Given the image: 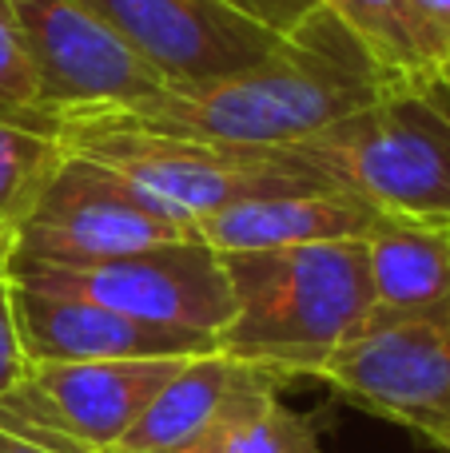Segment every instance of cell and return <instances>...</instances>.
<instances>
[{
	"mask_svg": "<svg viewBox=\"0 0 450 453\" xmlns=\"http://www.w3.org/2000/svg\"><path fill=\"white\" fill-rule=\"evenodd\" d=\"M339 398L450 446V298L419 311H371L319 374Z\"/></svg>",
	"mask_w": 450,
	"mask_h": 453,
	"instance_id": "8992f818",
	"label": "cell"
},
{
	"mask_svg": "<svg viewBox=\"0 0 450 453\" xmlns=\"http://www.w3.org/2000/svg\"><path fill=\"white\" fill-rule=\"evenodd\" d=\"M279 386L283 382L244 394L199 438L172 453H323L315 422L287 406Z\"/></svg>",
	"mask_w": 450,
	"mask_h": 453,
	"instance_id": "2e32d148",
	"label": "cell"
},
{
	"mask_svg": "<svg viewBox=\"0 0 450 453\" xmlns=\"http://www.w3.org/2000/svg\"><path fill=\"white\" fill-rule=\"evenodd\" d=\"M0 116L56 135V119H48L36 108V76H32V60L20 24H16L12 0H0Z\"/></svg>",
	"mask_w": 450,
	"mask_h": 453,
	"instance_id": "ac0fdd59",
	"label": "cell"
},
{
	"mask_svg": "<svg viewBox=\"0 0 450 453\" xmlns=\"http://www.w3.org/2000/svg\"><path fill=\"white\" fill-rule=\"evenodd\" d=\"M4 250L0 247V398H4L12 386L24 382V374L32 370L28 354L20 342V326H16V306H12V274L4 266Z\"/></svg>",
	"mask_w": 450,
	"mask_h": 453,
	"instance_id": "d6986e66",
	"label": "cell"
},
{
	"mask_svg": "<svg viewBox=\"0 0 450 453\" xmlns=\"http://www.w3.org/2000/svg\"><path fill=\"white\" fill-rule=\"evenodd\" d=\"M112 453H120V449H112Z\"/></svg>",
	"mask_w": 450,
	"mask_h": 453,
	"instance_id": "cb8c5ba5",
	"label": "cell"
},
{
	"mask_svg": "<svg viewBox=\"0 0 450 453\" xmlns=\"http://www.w3.org/2000/svg\"><path fill=\"white\" fill-rule=\"evenodd\" d=\"M271 382H283V378H275L271 370L236 362L220 350L188 358L167 378L164 390L148 402V410L136 418L132 430L124 434L120 453H172L188 446L231 402Z\"/></svg>",
	"mask_w": 450,
	"mask_h": 453,
	"instance_id": "4fadbf2b",
	"label": "cell"
},
{
	"mask_svg": "<svg viewBox=\"0 0 450 453\" xmlns=\"http://www.w3.org/2000/svg\"><path fill=\"white\" fill-rule=\"evenodd\" d=\"M331 8L395 80H435L450 72V36L419 0H319Z\"/></svg>",
	"mask_w": 450,
	"mask_h": 453,
	"instance_id": "9a60e30c",
	"label": "cell"
},
{
	"mask_svg": "<svg viewBox=\"0 0 450 453\" xmlns=\"http://www.w3.org/2000/svg\"><path fill=\"white\" fill-rule=\"evenodd\" d=\"M379 207L351 196L343 188L331 191H287V196H260L231 203L223 211L196 223V234L215 255L239 250H279L307 247V242H343L367 239Z\"/></svg>",
	"mask_w": 450,
	"mask_h": 453,
	"instance_id": "7c38bea8",
	"label": "cell"
},
{
	"mask_svg": "<svg viewBox=\"0 0 450 453\" xmlns=\"http://www.w3.org/2000/svg\"><path fill=\"white\" fill-rule=\"evenodd\" d=\"M236 314L215 350L275 378L307 374L359 334L375 311L363 239L220 255Z\"/></svg>",
	"mask_w": 450,
	"mask_h": 453,
	"instance_id": "7a4b0ae2",
	"label": "cell"
},
{
	"mask_svg": "<svg viewBox=\"0 0 450 453\" xmlns=\"http://www.w3.org/2000/svg\"><path fill=\"white\" fill-rule=\"evenodd\" d=\"M363 247L375 311H419L450 298V223L383 211Z\"/></svg>",
	"mask_w": 450,
	"mask_h": 453,
	"instance_id": "5bb4252c",
	"label": "cell"
},
{
	"mask_svg": "<svg viewBox=\"0 0 450 453\" xmlns=\"http://www.w3.org/2000/svg\"><path fill=\"white\" fill-rule=\"evenodd\" d=\"M223 4L239 8L244 16L268 24L271 32H291L307 12H315L319 0H223Z\"/></svg>",
	"mask_w": 450,
	"mask_h": 453,
	"instance_id": "ffe728a7",
	"label": "cell"
},
{
	"mask_svg": "<svg viewBox=\"0 0 450 453\" xmlns=\"http://www.w3.org/2000/svg\"><path fill=\"white\" fill-rule=\"evenodd\" d=\"M419 88L450 116V72H443V76H435V80H419Z\"/></svg>",
	"mask_w": 450,
	"mask_h": 453,
	"instance_id": "44dd1931",
	"label": "cell"
},
{
	"mask_svg": "<svg viewBox=\"0 0 450 453\" xmlns=\"http://www.w3.org/2000/svg\"><path fill=\"white\" fill-rule=\"evenodd\" d=\"M167 88H196L260 64L283 32L223 0H80Z\"/></svg>",
	"mask_w": 450,
	"mask_h": 453,
	"instance_id": "30bf717a",
	"label": "cell"
},
{
	"mask_svg": "<svg viewBox=\"0 0 450 453\" xmlns=\"http://www.w3.org/2000/svg\"><path fill=\"white\" fill-rule=\"evenodd\" d=\"M419 4L427 8V12H431V20H435L438 28H443L446 36H450V0H419Z\"/></svg>",
	"mask_w": 450,
	"mask_h": 453,
	"instance_id": "7402d4cb",
	"label": "cell"
},
{
	"mask_svg": "<svg viewBox=\"0 0 450 453\" xmlns=\"http://www.w3.org/2000/svg\"><path fill=\"white\" fill-rule=\"evenodd\" d=\"M391 72L371 48L319 4L260 64L196 88H164L128 108H108L151 132L212 143L295 148L327 124L379 100Z\"/></svg>",
	"mask_w": 450,
	"mask_h": 453,
	"instance_id": "6da1fadb",
	"label": "cell"
},
{
	"mask_svg": "<svg viewBox=\"0 0 450 453\" xmlns=\"http://www.w3.org/2000/svg\"><path fill=\"white\" fill-rule=\"evenodd\" d=\"M48 119L88 108H128L164 92V80L80 0H12Z\"/></svg>",
	"mask_w": 450,
	"mask_h": 453,
	"instance_id": "9c48e42d",
	"label": "cell"
},
{
	"mask_svg": "<svg viewBox=\"0 0 450 453\" xmlns=\"http://www.w3.org/2000/svg\"><path fill=\"white\" fill-rule=\"evenodd\" d=\"M196 234L144 203L112 167L64 148L60 167L8 239V255L52 266H88Z\"/></svg>",
	"mask_w": 450,
	"mask_h": 453,
	"instance_id": "ba28073f",
	"label": "cell"
},
{
	"mask_svg": "<svg viewBox=\"0 0 450 453\" xmlns=\"http://www.w3.org/2000/svg\"><path fill=\"white\" fill-rule=\"evenodd\" d=\"M16 326L28 362H120V358H196L215 338L199 330L159 326L96 306L88 298L48 295L12 282Z\"/></svg>",
	"mask_w": 450,
	"mask_h": 453,
	"instance_id": "8fae6325",
	"label": "cell"
},
{
	"mask_svg": "<svg viewBox=\"0 0 450 453\" xmlns=\"http://www.w3.org/2000/svg\"><path fill=\"white\" fill-rule=\"evenodd\" d=\"M4 247H8V242H4Z\"/></svg>",
	"mask_w": 450,
	"mask_h": 453,
	"instance_id": "484cf974",
	"label": "cell"
},
{
	"mask_svg": "<svg viewBox=\"0 0 450 453\" xmlns=\"http://www.w3.org/2000/svg\"><path fill=\"white\" fill-rule=\"evenodd\" d=\"M64 159V143L52 132L0 116V247L32 211L36 196Z\"/></svg>",
	"mask_w": 450,
	"mask_h": 453,
	"instance_id": "e0dca14e",
	"label": "cell"
},
{
	"mask_svg": "<svg viewBox=\"0 0 450 453\" xmlns=\"http://www.w3.org/2000/svg\"><path fill=\"white\" fill-rule=\"evenodd\" d=\"M183 362H32L0 398V434L44 453H112Z\"/></svg>",
	"mask_w": 450,
	"mask_h": 453,
	"instance_id": "52a82bcc",
	"label": "cell"
},
{
	"mask_svg": "<svg viewBox=\"0 0 450 453\" xmlns=\"http://www.w3.org/2000/svg\"><path fill=\"white\" fill-rule=\"evenodd\" d=\"M291 151L379 211L450 223V116L411 80Z\"/></svg>",
	"mask_w": 450,
	"mask_h": 453,
	"instance_id": "277c9868",
	"label": "cell"
},
{
	"mask_svg": "<svg viewBox=\"0 0 450 453\" xmlns=\"http://www.w3.org/2000/svg\"><path fill=\"white\" fill-rule=\"evenodd\" d=\"M446 453H450V446H446Z\"/></svg>",
	"mask_w": 450,
	"mask_h": 453,
	"instance_id": "d4e9b609",
	"label": "cell"
},
{
	"mask_svg": "<svg viewBox=\"0 0 450 453\" xmlns=\"http://www.w3.org/2000/svg\"><path fill=\"white\" fill-rule=\"evenodd\" d=\"M56 140L68 151L112 167L144 203L196 231L231 203L287 191H331L335 183L291 148L212 143L140 127L108 108L68 111L56 119Z\"/></svg>",
	"mask_w": 450,
	"mask_h": 453,
	"instance_id": "3957f363",
	"label": "cell"
},
{
	"mask_svg": "<svg viewBox=\"0 0 450 453\" xmlns=\"http://www.w3.org/2000/svg\"><path fill=\"white\" fill-rule=\"evenodd\" d=\"M0 453H44V449H32L28 441H20V438H8V434H0Z\"/></svg>",
	"mask_w": 450,
	"mask_h": 453,
	"instance_id": "603a6c76",
	"label": "cell"
},
{
	"mask_svg": "<svg viewBox=\"0 0 450 453\" xmlns=\"http://www.w3.org/2000/svg\"><path fill=\"white\" fill-rule=\"evenodd\" d=\"M4 266L16 287L88 298V303L108 306L128 319L199 330L212 338L236 314L223 258L199 234H183V239L156 242V247L88 266L28 263V258H12L4 250Z\"/></svg>",
	"mask_w": 450,
	"mask_h": 453,
	"instance_id": "5b68a950",
	"label": "cell"
}]
</instances>
